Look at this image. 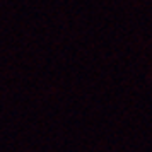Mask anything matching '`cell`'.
Returning a JSON list of instances; mask_svg holds the SVG:
<instances>
[]
</instances>
